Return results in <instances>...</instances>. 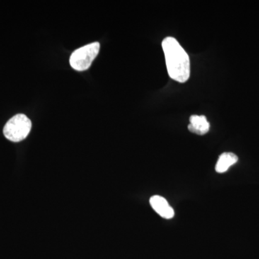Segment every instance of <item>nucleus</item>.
Listing matches in <instances>:
<instances>
[{
  "label": "nucleus",
  "mask_w": 259,
  "mask_h": 259,
  "mask_svg": "<svg viewBox=\"0 0 259 259\" xmlns=\"http://www.w3.org/2000/svg\"><path fill=\"white\" fill-rule=\"evenodd\" d=\"M100 48V44L95 42L76 49L70 57L71 67L79 71L89 69L98 55Z\"/></svg>",
  "instance_id": "3"
},
{
  "label": "nucleus",
  "mask_w": 259,
  "mask_h": 259,
  "mask_svg": "<svg viewBox=\"0 0 259 259\" xmlns=\"http://www.w3.org/2000/svg\"><path fill=\"white\" fill-rule=\"evenodd\" d=\"M190 124L188 130L193 134L203 136L208 133L210 125L204 115H192L190 117Z\"/></svg>",
  "instance_id": "5"
},
{
  "label": "nucleus",
  "mask_w": 259,
  "mask_h": 259,
  "mask_svg": "<svg viewBox=\"0 0 259 259\" xmlns=\"http://www.w3.org/2000/svg\"><path fill=\"white\" fill-rule=\"evenodd\" d=\"M31 127L30 119L24 114H18L7 122L3 129V134L9 141L20 142L26 139Z\"/></svg>",
  "instance_id": "2"
},
{
  "label": "nucleus",
  "mask_w": 259,
  "mask_h": 259,
  "mask_svg": "<svg viewBox=\"0 0 259 259\" xmlns=\"http://www.w3.org/2000/svg\"><path fill=\"white\" fill-rule=\"evenodd\" d=\"M150 204L152 208L165 219H171L175 216V211L167 202L166 199L159 195L153 196L150 199Z\"/></svg>",
  "instance_id": "4"
},
{
  "label": "nucleus",
  "mask_w": 259,
  "mask_h": 259,
  "mask_svg": "<svg viewBox=\"0 0 259 259\" xmlns=\"http://www.w3.org/2000/svg\"><path fill=\"white\" fill-rule=\"evenodd\" d=\"M162 48L170 77L178 82H186L190 76V60L187 53L173 37H165Z\"/></svg>",
  "instance_id": "1"
},
{
  "label": "nucleus",
  "mask_w": 259,
  "mask_h": 259,
  "mask_svg": "<svg viewBox=\"0 0 259 259\" xmlns=\"http://www.w3.org/2000/svg\"><path fill=\"white\" fill-rule=\"evenodd\" d=\"M238 161V156L233 153H223L218 158L215 166V171L222 174L228 171V168Z\"/></svg>",
  "instance_id": "6"
}]
</instances>
